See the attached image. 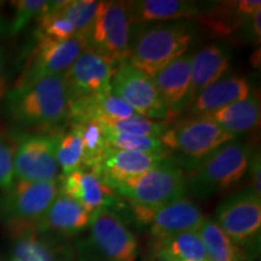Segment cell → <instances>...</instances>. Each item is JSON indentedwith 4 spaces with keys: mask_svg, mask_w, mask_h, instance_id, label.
<instances>
[{
    "mask_svg": "<svg viewBox=\"0 0 261 261\" xmlns=\"http://www.w3.org/2000/svg\"><path fill=\"white\" fill-rule=\"evenodd\" d=\"M112 92L140 116L167 123L172 121L171 113L160 96L154 81L136 69L128 61H123L116 67L112 79Z\"/></svg>",
    "mask_w": 261,
    "mask_h": 261,
    "instance_id": "obj_9",
    "label": "cell"
},
{
    "mask_svg": "<svg viewBox=\"0 0 261 261\" xmlns=\"http://www.w3.org/2000/svg\"><path fill=\"white\" fill-rule=\"evenodd\" d=\"M261 10L260 0H238V2L212 3V6L200 21L217 37H226L237 32L248 18Z\"/></svg>",
    "mask_w": 261,
    "mask_h": 261,
    "instance_id": "obj_22",
    "label": "cell"
},
{
    "mask_svg": "<svg viewBox=\"0 0 261 261\" xmlns=\"http://www.w3.org/2000/svg\"><path fill=\"white\" fill-rule=\"evenodd\" d=\"M99 125H102L106 129L114 130V132L127 133V135L133 136L155 137V138H160L169 127L167 122L146 119L138 114L122 120H110V121L99 123Z\"/></svg>",
    "mask_w": 261,
    "mask_h": 261,
    "instance_id": "obj_31",
    "label": "cell"
},
{
    "mask_svg": "<svg viewBox=\"0 0 261 261\" xmlns=\"http://www.w3.org/2000/svg\"><path fill=\"white\" fill-rule=\"evenodd\" d=\"M203 244L207 261H241L238 247L221 230L217 221L204 218L197 230Z\"/></svg>",
    "mask_w": 261,
    "mask_h": 261,
    "instance_id": "obj_26",
    "label": "cell"
},
{
    "mask_svg": "<svg viewBox=\"0 0 261 261\" xmlns=\"http://www.w3.org/2000/svg\"><path fill=\"white\" fill-rule=\"evenodd\" d=\"M132 24L126 2H99L90 28L83 35L85 50L119 64L128 60Z\"/></svg>",
    "mask_w": 261,
    "mask_h": 261,
    "instance_id": "obj_6",
    "label": "cell"
},
{
    "mask_svg": "<svg viewBox=\"0 0 261 261\" xmlns=\"http://www.w3.org/2000/svg\"><path fill=\"white\" fill-rule=\"evenodd\" d=\"M191 60L192 55L185 54L152 77L160 96L174 120L189 103L191 84Z\"/></svg>",
    "mask_w": 261,
    "mask_h": 261,
    "instance_id": "obj_18",
    "label": "cell"
},
{
    "mask_svg": "<svg viewBox=\"0 0 261 261\" xmlns=\"http://www.w3.org/2000/svg\"><path fill=\"white\" fill-rule=\"evenodd\" d=\"M58 191L80 204L91 217L100 210L115 213L121 197L107 188L91 169L81 167L58 180Z\"/></svg>",
    "mask_w": 261,
    "mask_h": 261,
    "instance_id": "obj_15",
    "label": "cell"
},
{
    "mask_svg": "<svg viewBox=\"0 0 261 261\" xmlns=\"http://www.w3.org/2000/svg\"><path fill=\"white\" fill-rule=\"evenodd\" d=\"M58 136L25 135L14 151V177L22 181L58 180L56 146Z\"/></svg>",
    "mask_w": 261,
    "mask_h": 261,
    "instance_id": "obj_12",
    "label": "cell"
},
{
    "mask_svg": "<svg viewBox=\"0 0 261 261\" xmlns=\"http://www.w3.org/2000/svg\"><path fill=\"white\" fill-rule=\"evenodd\" d=\"M98 3L94 0H61L54 2V6L62 17L73 24L75 35L83 37L92 23Z\"/></svg>",
    "mask_w": 261,
    "mask_h": 261,
    "instance_id": "obj_28",
    "label": "cell"
},
{
    "mask_svg": "<svg viewBox=\"0 0 261 261\" xmlns=\"http://www.w3.org/2000/svg\"><path fill=\"white\" fill-rule=\"evenodd\" d=\"M230 65V54L220 45H210L192 55L189 103L198 92L224 77Z\"/></svg>",
    "mask_w": 261,
    "mask_h": 261,
    "instance_id": "obj_23",
    "label": "cell"
},
{
    "mask_svg": "<svg viewBox=\"0 0 261 261\" xmlns=\"http://www.w3.org/2000/svg\"><path fill=\"white\" fill-rule=\"evenodd\" d=\"M168 156L150 152L126 151L110 148L106 156L91 169L107 188L114 189L144 174L167 161Z\"/></svg>",
    "mask_w": 261,
    "mask_h": 261,
    "instance_id": "obj_14",
    "label": "cell"
},
{
    "mask_svg": "<svg viewBox=\"0 0 261 261\" xmlns=\"http://www.w3.org/2000/svg\"><path fill=\"white\" fill-rule=\"evenodd\" d=\"M202 116L215 122L233 137H238L255 130L260 126V100L255 93H250L242 100Z\"/></svg>",
    "mask_w": 261,
    "mask_h": 261,
    "instance_id": "obj_24",
    "label": "cell"
},
{
    "mask_svg": "<svg viewBox=\"0 0 261 261\" xmlns=\"http://www.w3.org/2000/svg\"><path fill=\"white\" fill-rule=\"evenodd\" d=\"M250 93V84L246 77L237 75L224 76L196 94L187 107L189 115L195 117L218 112L230 104L244 99Z\"/></svg>",
    "mask_w": 261,
    "mask_h": 261,
    "instance_id": "obj_21",
    "label": "cell"
},
{
    "mask_svg": "<svg viewBox=\"0 0 261 261\" xmlns=\"http://www.w3.org/2000/svg\"><path fill=\"white\" fill-rule=\"evenodd\" d=\"M150 255L165 261H207L197 231H188L162 240H150Z\"/></svg>",
    "mask_w": 261,
    "mask_h": 261,
    "instance_id": "obj_25",
    "label": "cell"
},
{
    "mask_svg": "<svg viewBox=\"0 0 261 261\" xmlns=\"http://www.w3.org/2000/svg\"><path fill=\"white\" fill-rule=\"evenodd\" d=\"M132 25L158 23L201 17L212 6V3L188 0H137L126 2Z\"/></svg>",
    "mask_w": 261,
    "mask_h": 261,
    "instance_id": "obj_17",
    "label": "cell"
},
{
    "mask_svg": "<svg viewBox=\"0 0 261 261\" xmlns=\"http://www.w3.org/2000/svg\"><path fill=\"white\" fill-rule=\"evenodd\" d=\"M56 160L58 167L63 175L76 171L84 165V145L83 140L76 129L71 127L64 135H58L56 146Z\"/></svg>",
    "mask_w": 261,
    "mask_h": 261,
    "instance_id": "obj_29",
    "label": "cell"
},
{
    "mask_svg": "<svg viewBox=\"0 0 261 261\" xmlns=\"http://www.w3.org/2000/svg\"><path fill=\"white\" fill-rule=\"evenodd\" d=\"M215 221L234 246L249 244L261 228V197L250 189L234 192L215 211Z\"/></svg>",
    "mask_w": 261,
    "mask_h": 261,
    "instance_id": "obj_11",
    "label": "cell"
},
{
    "mask_svg": "<svg viewBox=\"0 0 261 261\" xmlns=\"http://www.w3.org/2000/svg\"><path fill=\"white\" fill-rule=\"evenodd\" d=\"M254 151L252 145L236 139L221 145L185 177L187 192L204 198L232 187L247 174Z\"/></svg>",
    "mask_w": 261,
    "mask_h": 261,
    "instance_id": "obj_3",
    "label": "cell"
},
{
    "mask_svg": "<svg viewBox=\"0 0 261 261\" xmlns=\"http://www.w3.org/2000/svg\"><path fill=\"white\" fill-rule=\"evenodd\" d=\"M80 261H104V260L100 259V257H98L96 254H93L91 250H89V252H84L81 254Z\"/></svg>",
    "mask_w": 261,
    "mask_h": 261,
    "instance_id": "obj_36",
    "label": "cell"
},
{
    "mask_svg": "<svg viewBox=\"0 0 261 261\" xmlns=\"http://www.w3.org/2000/svg\"><path fill=\"white\" fill-rule=\"evenodd\" d=\"M104 135H106L107 143L110 148L126 150V151L150 152V154L168 156L167 149L165 148V145L162 144L160 138L127 135V133L114 132V130H109L106 128H104Z\"/></svg>",
    "mask_w": 261,
    "mask_h": 261,
    "instance_id": "obj_30",
    "label": "cell"
},
{
    "mask_svg": "<svg viewBox=\"0 0 261 261\" xmlns=\"http://www.w3.org/2000/svg\"><path fill=\"white\" fill-rule=\"evenodd\" d=\"M0 4H2V3H0ZM0 25H2V24H0Z\"/></svg>",
    "mask_w": 261,
    "mask_h": 261,
    "instance_id": "obj_39",
    "label": "cell"
},
{
    "mask_svg": "<svg viewBox=\"0 0 261 261\" xmlns=\"http://www.w3.org/2000/svg\"><path fill=\"white\" fill-rule=\"evenodd\" d=\"M58 195V180H15L0 195V221L16 232L34 230Z\"/></svg>",
    "mask_w": 261,
    "mask_h": 261,
    "instance_id": "obj_5",
    "label": "cell"
},
{
    "mask_svg": "<svg viewBox=\"0 0 261 261\" xmlns=\"http://www.w3.org/2000/svg\"><path fill=\"white\" fill-rule=\"evenodd\" d=\"M35 40L14 87H24L45 77L64 74L85 50V40L81 35H74L67 40L47 38H35Z\"/></svg>",
    "mask_w": 261,
    "mask_h": 261,
    "instance_id": "obj_8",
    "label": "cell"
},
{
    "mask_svg": "<svg viewBox=\"0 0 261 261\" xmlns=\"http://www.w3.org/2000/svg\"><path fill=\"white\" fill-rule=\"evenodd\" d=\"M5 112L24 127H54L68 119L64 74L45 77L24 87H12L5 96Z\"/></svg>",
    "mask_w": 261,
    "mask_h": 261,
    "instance_id": "obj_2",
    "label": "cell"
},
{
    "mask_svg": "<svg viewBox=\"0 0 261 261\" xmlns=\"http://www.w3.org/2000/svg\"><path fill=\"white\" fill-rule=\"evenodd\" d=\"M123 200L146 207H162L185 197L187 178L182 169L167 161L113 190Z\"/></svg>",
    "mask_w": 261,
    "mask_h": 261,
    "instance_id": "obj_7",
    "label": "cell"
},
{
    "mask_svg": "<svg viewBox=\"0 0 261 261\" xmlns=\"http://www.w3.org/2000/svg\"><path fill=\"white\" fill-rule=\"evenodd\" d=\"M144 261H165V260H162V259H160V257H156V256H154V255H148L144 259Z\"/></svg>",
    "mask_w": 261,
    "mask_h": 261,
    "instance_id": "obj_38",
    "label": "cell"
},
{
    "mask_svg": "<svg viewBox=\"0 0 261 261\" xmlns=\"http://www.w3.org/2000/svg\"><path fill=\"white\" fill-rule=\"evenodd\" d=\"M204 218L200 208L187 197L171 202L155 212L149 225L150 240H162L188 231H197Z\"/></svg>",
    "mask_w": 261,
    "mask_h": 261,
    "instance_id": "obj_20",
    "label": "cell"
},
{
    "mask_svg": "<svg viewBox=\"0 0 261 261\" xmlns=\"http://www.w3.org/2000/svg\"><path fill=\"white\" fill-rule=\"evenodd\" d=\"M248 171L250 172V187L248 189H250L254 194L261 197V158L259 150L254 151Z\"/></svg>",
    "mask_w": 261,
    "mask_h": 261,
    "instance_id": "obj_35",
    "label": "cell"
},
{
    "mask_svg": "<svg viewBox=\"0 0 261 261\" xmlns=\"http://www.w3.org/2000/svg\"><path fill=\"white\" fill-rule=\"evenodd\" d=\"M90 246L93 254L104 261H136L138 240L119 215L100 210L91 217Z\"/></svg>",
    "mask_w": 261,
    "mask_h": 261,
    "instance_id": "obj_10",
    "label": "cell"
},
{
    "mask_svg": "<svg viewBox=\"0 0 261 261\" xmlns=\"http://www.w3.org/2000/svg\"><path fill=\"white\" fill-rule=\"evenodd\" d=\"M71 127L76 129L83 140L84 166L93 169L110 149L104 135V128L96 121L75 122L71 123Z\"/></svg>",
    "mask_w": 261,
    "mask_h": 261,
    "instance_id": "obj_27",
    "label": "cell"
},
{
    "mask_svg": "<svg viewBox=\"0 0 261 261\" xmlns=\"http://www.w3.org/2000/svg\"><path fill=\"white\" fill-rule=\"evenodd\" d=\"M4 67H5V48L0 46V80H2Z\"/></svg>",
    "mask_w": 261,
    "mask_h": 261,
    "instance_id": "obj_37",
    "label": "cell"
},
{
    "mask_svg": "<svg viewBox=\"0 0 261 261\" xmlns=\"http://www.w3.org/2000/svg\"><path fill=\"white\" fill-rule=\"evenodd\" d=\"M240 29L242 31L243 37L248 42L259 45L261 39V10L254 12Z\"/></svg>",
    "mask_w": 261,
    "mask_h": 261,
    "instance_id": "obj_34",
    "label": "cell"
},
{
    "mask_svg": "<svg viewBox=\"0 0 261 261\" xmlns=\"http://www.w3.org/2000/svg\"><path fill=\"white\" fill-rule=\"evenodd\" d=\"M74 249L63 238L35 230L15 233L4 261H73Z\"/></svg>",
    "mask_w": 261,
    "mask_h": 261,
    "instance_id": "obj_16",
    "label": "cell"
},
{
    "mask_svg": "<svg viewBox=\"0 0 261 261\" xmlns=\"http://www.w3.org/2000/svg\"><path fill=\"white\" fill-rule=\"evenodd\" d=\"M117 65L96 52L84 50L64 73L68 103L112 90Z\"/></svg>",
    "mask_w": 261,
    "mask_h": 261,
    "instance_id": "obj_13",
    "label": "cell"
},
{
    "mask_svg": "<svg viewBox=\"0 0 261 261\" xmlns=\"http://www.w3.org/2000/svg\"><path fill=\"white\" fill-rule=\"evenodd\" d=\"M128 61L142 73L154 77L166 65L184 56L197 34L189 19L132 25Z\"/></svg>",
    "mask_w": 261,
    "mask_h": 261,
    "instance_id": "obj_1",
    "label": "cell"
},
{
    "mask_svg": "<svg viewBox=\"0 0 261 261\" xmlns=\"http://www.w3.org/2000/svg\"><path fill=\"white\" fill-rule=\"evenodd\" d=\"M15 146L0 133V189L5 190L15 181L14 177Z\"/></svg>",
    "mask_w": 261,
    "mask_h": 261,
    "instance_id": "obj_33",
    "label": "cell"
},
{
    "mask_svg": "<svg viewBox=\"0 0 261 261\" xmlns=\"http://www.w3.org/2000/svg\"><path fill=\"white\" fill-rule=\"evenodd\" d=\"M47 2L44 0H18L12 2L14 16L6 25V34L16 35L22 32L33 19H37L41 15Z\"/></svg>",
    "mask_w": 261,
    "mask_h": 261,
    "instance_id": "obj_32",
    "label": "cell"
},
{
    "mask_svg": "<svg viewBox=\"0 0 261 261\" xmlns=\"http://www.w3.org/2000/svg\"><path fill=\"white\" fill-rule=\"evenodd\" d=\"M160 139L167 151L177 154L178 162L191 172L215 150L236 137L203 116H195L168 127Z\"/></svg>",
    "mask_w": 261,
    "mask_h": 261,
    "instance_id": "obj_4",
    "label": "cell"
},
{
    "mask_svg": "<svg viewBox=\"0 0 261 261\" xmlns=\"http://www.w3.org/2000/svg\"><path fill=\"white\" fill-rule=\"evenodd\" d=\"M91 215L76 202L58 191L44 217L35 225V231L54 237L67 238L89 227Z\"/></svg>",
    "mask_w": 261,
    "mask_h": 261,
    "instance_id": "obj_19",
    "label": "cell"
}]
</instances>
